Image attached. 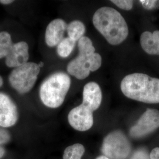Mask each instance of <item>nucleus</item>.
<instances>
[{"mask_svg":"<svg viewBox=\"0 0 159 159\" xmlns=\"http://www.w3.org/2000/svg\"><path fill=\"white\" fill-rule=\"evenodd\" d=\"M95 28L111 45H119L127 39L129 28L119 12L108 7L97 10L93 17Z\"/></svg>","mask_w":159,"mask_h":159,"instance_id":"1","label":"nucleus"},{"mask_svg":"<svg viewBox=\"0 0 159 159\" xmlns=\"http://www.w3.org/2000/svg\"><path fill=\"white\" fill-rule=\"evenodd\" d=\"M125 96L140 102L159 103V79L143 73L129 74L121 83Z\"/></svg>","mask_w":159,"mask_h":159,"instance_id":"2","label":"nucleus"},{"mask_svg":"<svg viewBox=\"0 0 159 159\" xmlns=\"http://www.w3.org/2000/svg\"><path fill=\"white\" fill-rule=\"evenodd\" d=\"M70 85L71 79L66 73L57 72L51 74L40 87L41 102L48 107H59L64 102Z\"/></svg>","mask_w":159,"mask_h":159,"instance_id":"3","label":"nucleus"},{"mask_svg":"<svg viewBox=\"0 0 159 159\" xmlns=\"http://www.w3.org/2000/svg\"><path fill=\"white\" fill-rule=\"evenodd\" d=\"M40 71L39 64L28 62L12 71L8 78L9 83L18 93H27L34 87Z\"/></svg>","mask_w":159,"mask_h":159,"instance_id":"4","label":"nucleus"},{"mask_svg":"<svg viewBox=\"0 0 159 159\" xmlns=\"http://www.w3.org/2000/svg\"><path fill=\"white\" fill-rule=\"evenodd\" d=\"M101 151L108 159H125L130 154L131 146L121 131H113L104 139Z\"/></svg>","mask_w":159,"mask_h":159,"instance_id":"5","label":"nucleus"},{"mask_svg":"<svg viewBox=\"0 0 159 159\" xmlns=\"http://www.w3.org/2000/svg\"><path fill=\"white\" fill-rule=\"evenodd\" d=\"M101 56L95 52L92 54L79 53L78 56L68 63L67 70L68 73L79 80L85 79L90 72L96 71L102 66Z\"/></svg>","mask_w":159,"mask_h":159,"instance_id":"6","label":"nucleus"},{"mask_svg":"<svg viewBox=\"0 0 159 159\" xmlns=\"http://www.w3.org/2000/svg\"><path fill=\"white\" fill-rule=\"evenodd\" d=\"M159 127V110L148 108L136 123L131 127L129 134L132 138L140 139L152 133Z\"/></svg>","mask_w":159,"mask_h":159,"instance_id":"7","label":"nucleus"},{"mask_svg":"<svg viewBox=\"0 0 159 159\" xmlns=\"http://www.w3.org/2000/svg\"><path fill=\"white\" fill-rule=\"evenodd\" d=\"M93 113L89 108L81 104L70 111L68 115V123L76 130H89L94 124Z\"/></svg>","mask_w":159,"mask_h":159,"instance_id":"8","label":"nucleus"},{"mask_svg":"<svg viewBox=\"0 0 159 159\" xmlns=\"http://www.w3.org/2000/svg\"><path fill=\"white\" fill-rule=\"evenodd\" d=\"M18 119L17 106L10 97L0 92V127H12L16 124Z\"/></svg>","mask_w":159,"mask_h":159,"instance_id":"9","label":"nucleus"},{"mask_svg":"<svg viewBox=\"0 0 159 159\" xmlns=\"http://www.w3.org/2000/svg\"><path fill=\"white\" fill-rule=\"evenodd\" d=\"M29 47L25 41L13 44L11 49L6 57V64L10 68H16L28 63Z\"/></svg>","mask_w":159,"mask_h":159,"instance_id":"10","label":"nucleus"},{"mask_svg":"<svg viewBox=\"0 0 159 159\" xmlns=\"http://www.w3.org/2000/svg\"><path fill=\"white\" fill-rule=\"evenodd\" d=\"M67 28V24L62 19H56L49 23L45 34L47 45L50 47L58 46L64 39V34Z\"/></svg>","mask_w":159,"mask_h":159,"instance_id":"11","label":"nucleus"},{"mask_svg":"<svg viewBox=\"0 0 159 159\" xmlns=\"http://www.w3.org/2000/svg\"><path fill=\"white\" fill-rule=\"evenodd\" d=\"M102 101V93L99 85L95 82L86 84L83 89V102L93 112L100 107Z\"/></svg>","mask_w":159,"mask_h":159,"instance_id":"12","label":"nucleus"},{"mask_svg":"<svg viewBox=\"0 0 159 159\" xmlns=\"http://www.w3.org/2000/svg\"><path fill=\"white\" fill-rule=\"evenodd\" d=\"M140 44L143 50L150 55H159V31L153 33L145 31L140 37Z\"/></svg>","mask_w":159,"mask_h":159,"instance_id":"13","label":"nucleus"},{"mask_svg":"<svg viewBox=\"0 0 159 159\" xmlns=\"http://www.w3.org/2000/svg\"><path fill=\"white\" fill-rule=\"evenodd\" d=\"M67 31L68 37L75 41H79L85 32L84 24L79 20H74L67 25Z\"/></svg>","mask_w":159,"mask_h":159,"instance_id":"14","label":"nucleus"},{"mask_svg":"<svg viewBox=\"0 0 159 159\" xmlns=\"http://www.w3.org/2000/svg\"><path fill=\"white\" fill-rule=\"evenodd\" d=\"M85 148L80 143L69 146L63 153V159H81L85 153Z\"/></svg>","mask_w":159,"mask_h":159,"instance_id":"15","label":"nucleus"},{"mask_svg":"<svg viewBox=\"0 0 159 159\" xmlns=\"http://www.w3.org/2000/svg\"><path fill=\"white\" fill-rule=\"evenodd\" d=\"M75 43L73 40L69 37L64 38L57 46V52L59 56L62 58H67L73 52L75 46Z\"/></svg>","mask_w":159,"mask_h":159,"instance_id":"16","label":"nucleus"},{"mask_svg":"<svg viewBox=\"0 0 159 159\" xmlns=\"http://www.w3.org/2000/svg\"><path fill=\"white\" fill-rule=\"evenodd\" d=\"M13 45L11 36L8 32H0V59L6 58Z\"/></svg>","mask_w":159,"mask_h":159,"instance_id":"17","label":"nucleus"},{"mask_svg":"<svg viewBox=\"0 0 159 159\" xmlns=\"http://www.w3.org/2000/svg\"><path fill=\"white\" fill-rule=\"evenodd\" d=\"M78 47L80 54L89 55L95 53V48L93 46V43L87 37L84 36L79 40Z\"/></svg>","mask_w":159,"mask_h":159,"instance_id":"18","label":"nucleus"},{"mask_svg":"<svg viewBox=\"0 0 159 159\" xmlns=\"http://www.w3.org/2000/svg\"><path fill=\"white\" fill-rule=\"evenodd\" d=\"M111 2L120 8L129 11L133 8V1L131 0H113Z\"/></svg>","mask_w":159,"mask_h":159,"instance_id":"19","label":"nucleus"},{"mask_svg":"<svg viewBox=\"0 0 159 159\" xmlns=\"http://www.w3.org/2000/svg\"><path fill=\"white\" fill-rule=\"evenodd\" d=\"M143 6V7L147 10H152L156 9L159 7V1H139Z\"/></svg>","mask_w":159,"mask_h":159,"instance_id":"20","label":"nucleus"},{"mask_svg":"<svg viewBox=\"0 0 159 159\" xmlns=\"http://www.w3.org/2000/svg\"><path fill=\"white\" fill-rule=\"evenodd\" d=\"M131 159H150V154H148V152H146L144 149H140L137 150L136 152L133 154Z\"/></svg>","mask_w":159,"mask_h":159,"instance_id":"21","label":"nucleus"},{"mask_svg":"<svg viewBox=\"0 0 159 159\" xmlns=\"http://www.w3.org/2000/svg\"><path fill=\"white\" fill-rule=\"evenodd\" d=\"M10 140V134L8 131L0 127V144H6Z\"/></svg>","mask_w":159,"mask_h":159,"instance_id":"22","label":"nucleus"},{"mask_svg":"<svg viewBox=\"0 0 159 159\" xmlns=\"http://www.w3.org/2000/svg\"><path fill=\"white\" fill-rule=\"evenodd\" d=\"M150 159H159V148H153L150 154Z\"/></svg>","mask_w":159,"mask_h":159,"instance_id":"23","label":"nucleus"},{"mask_svg":"<svg viewBox=\"0 0 159 159\" xmlns=\"http://www.w3.org/2000/svg\"><path fill=\"white\" fill-rule=\"evenodd\" d=\"M14 1L10 0H0V3L4 5H8L12 3Z\"/></svg>","mask_w":159,"mask_h":159,"instance_id":"24","label":"nucleus"},{"mask_svg":"<svg viewBox=\"0 0 159 159\" xmlns=\"http://www.w3.org/2000/svg\"><path fill=\"white\" fill-rule=\"evenodd\" d=\"M4 154H5V150L4 149V148L0 147V159H1L4 156Z\"/></svg>","mask_w":159,"mask_h":159,"instance_id":"25","label":"nucleus"},{"mask_svg":"<svg viewBox=\"0 0 159 159\" xmlns=\"http://www.w3.org/2000/svg\"><path fill=\"white\" fill-rule=\"evenodd\" d=\"M96 159H108L107 157L104 156V155H102V156H100L98 157H97Z\"/></svg>","mask_w":159,"mask_h":159,"instance_id":"26","label":"nucleus"},{"mask_svg":"<svg viewBox=\"0 0 159 159\" xmlns=\"http://www.w3.org/2000/svg\"><path fill=\"white\" fill-rule=\"evenodd\" d=\"M3 84V80L2 79V77L0 76V87Z\"/></svg>","mask_w":159,"mask_h":159,"instance_id":"27","label":"nucleus"}]
</instances>
